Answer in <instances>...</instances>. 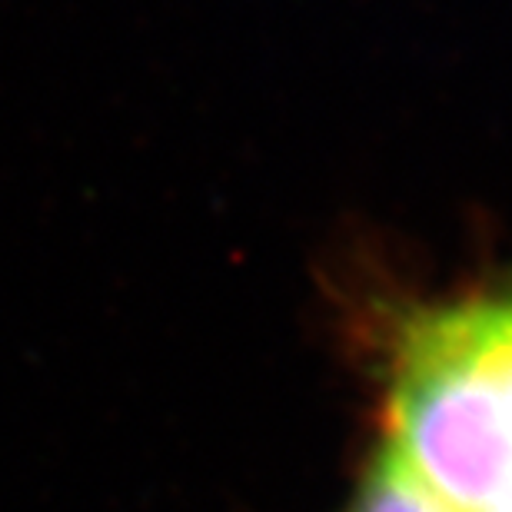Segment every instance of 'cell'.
Segmentation results:
<instances>
[{"label": "cell", "instance_id": "1", "mask_svg": "<svg viewBox=\"0 0 512 512\" xmlns=\"http://www.w3.org/2000/svg\"><path fill=\"white\" fill-rule=\"evenodd\" d=\"M393 453L449 512H486L512 483V423L463 306L416 320L389 393Z\"/></svg>", "mask_w": 512, "mask_h": 512}, {"label": "cell", "instance_id": "2", "mask_svg": "<svg viewBox=\"0 0 512 512\" xmlns=\"http://www.w3.org/2000/svg\"><path fill=\"white\" fill-rule=\"evenodd\" d=\"M346 512H449L399 459L380 453L366 469Z\"/></svg>", "mask_w": 512, "mask_h": 512}, {"label": "cell", "instance_id": "3", "mask_svg": "<svg viewBox=\"0 0 512 512\" xmlns=\"http://www.w3.org/2000/svg\"><path fill=\"white\" fill-rule=\"evenodd\" d=\"M486 512H512V483H509V489H506V493H503V496H499V499H496V503H493V506H489Z\"/></svg>", "mask_w": 512, "mask_h": 512}]
</instances>
